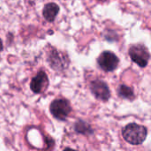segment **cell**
<instances>
[{"mask_svg":"<svg viewBox=\"0 0 151 151\" xmlns=\"http://www.w3.org/2000/svg\"><path fill=\"white\" fill-rule=\"evenodd\" d=\"M122 135L128 143L133 145H140L147 137V129L142 126L132 123L127 125L123 129Z\"/></svg>","mask_w":151,"mask_h":151,"instance_id":"obj_1","label":"cell"},{"mask_svg":"<svg viewBox=\"0 0 151 151\" xmlns=\"http://www.w3.org/2000/svg\"><path fill=\"white\" fill-rule=\"evenodd\" d=\"M129 55L132 60L141 67L147 66L150 60V53L144 45H133L129 49Z\"/></svg>","mask_w":151,"mask_h":151,"instance_id":"obj_2","label":"cell"},{"mask_svg":"<svg viewBox=\"0 0 151 151\" xmlns=\"http://www.w3.org/2000/svg\"><path fill=\"white\" fill-rule=\"evenodd\" d=\"M72 108L65 99H57L50 104V112L58 119L65 120L70 114Z\"/></svg>","mask_w":151,"mask_h":151,"instance_id":"obj_3","label":"cell"},{"mask_svg":"<svg viewBox=\"0 0 151 151\" xmlns=\"http://www.w3.org/2000/svg\"><path fill=\"white\" fill-rule=\"evenodd\" d=\"M97 62H98L99 66L104 71L112 72L117 68L119 63V60L114 53L111 51H104L99 56Z\"/></svg>","mask_w":151,"mask_h":151,"instance_id":"obj_4","label":"cell"},{"mask_svg":"<svg viewBox=\"0 0 151 151\" xmlns=\"http://www.w3.org/2000/svg\"><path fill=\"white\" fill-rule=\"evenodd\" d=\"M90 89L93 95L99 100L107 101L110 98V96H111L110 89L107 84L103 81L96 80V81H92L90 84Z\"/></svg>","mask_w":151,"mask_h":151,"instance_id":"obj_5","label":"cell"},{"mask_svg":"<svg viewBox=\"0 0 151 151\" xmlns=\"http://www.w3.org/2000/svg\"><path fill=\"white\" fill-rule=\"evenodd\" d=\"M48 84H49V80L47 74L44 72L41 71L37 73L35 77L32 79L30 83V88L34 93L39 94L47 88Z\"/></svg>","mask_w":151,"mask_h":151,"instance_id":"obj_6","label":"cell"},{"mask_svg":"<svg viewBox=\"0 0 151 151\" xmlns=\"http://www.w3.org/2000/svg\"><path fill=\"white\" fill-rule=\"evenodd\" d=\"M58 12H59L58 5L56 4L55 3H50V4H47L44 6L43 16H44L46 20L51 22V21H53L55 19V18L58 15Z\"/></svg>","mask_w":151,"mask_h":151,"instance_id":"obj_7","label":"cell"},{"mask_svg":"<svg viewBox=\"0 0 151 151\" xmlns=\"http://www.w3.org/2000/svg\"><path fill=\"white\" fill-rule=\"evenodd\" d=\"M119 94L121 97L126 98V99H133L134 96V91L131 88L126 86V85H121L119 88Z\"/></svg>","mask_w":151,"mask_h":151,"instance_id":"obj_8","label":"cell"},{"mask_svg":"<svg viewBox=\"0 0 151 151\" xmlns=\"http://www.w3.org/2000/svg\"><path fill=\"white\" fill-rule=\"evenodd\" d=\"M75 129H76V131L79 132V133L86 134V133H88V129H90V128H89L88 125H87L85 122L81 121V122H78V123L76 124Z\"/></svg>","mask_w":151,"mask_h":151,"instance_id":"obj_9","label":"cell"},{"mask_svg":"<svg viewBox=\"0 0 151 151\" xmlns=\"http://www.w3.org/2000/svg\"><path fill=\"white\" fill-rule=\"evenodd\" d=\"M3 47H2V42H1V40H0V50H2Z\"/></svg>","mask_w":151,"mask_h":151,"instance_id":"obj_10","label":"cell"}]
</instances>
